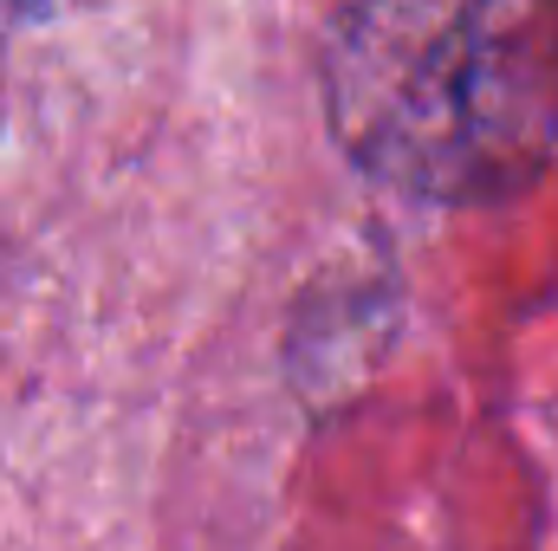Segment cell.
Segmentation results:
<instances>
[{"instance_id":"obj_1","label":"cell","mask_w":558,"mask_h":551,"mask_svg":"<svg viewBox=\"0 0 558 551\" xmlns=\"http://www.w3.org/2000/svg\"><path fill=\"white\" fill-rule=\"evenodd\" d=\"M318 78L331 137L371 182L500 201L558 149V0H351Z\"/></svg>"}]
</instances>
